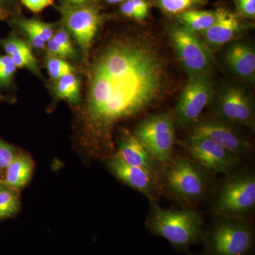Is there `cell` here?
Wrapping results in <instances>:
<instances>
[{
	"instance_id": "1",
	"label": "cell",
	"mask_w": 255,
	"mask_h": 255,
	"mask_svg": "<svg viewBox=\"0 0 255 255\" xmlns=\"http://www.w3.org/2000/svg\"><path fill=\"white\" fill-rule=\"evenodd\" d=\"M164 72L156 51L142 42L107 46L90 70L85 117L92 132L105 137L122 119L140 114L158 98Z\"/></svg>"
},
{
	"instance_id": "2",
	"label": "cell",
	"mask_w": 255,
	"mask_h": 255,
	"mask_svg": "<svg viewBox=\"0 0 255 255\" xmlns=\"http://www.w3.org/2000/svg\"><path fill=\"white\" fill-rule=\"evenodd\" d=\"M150 203L146 228L167 240L176 249L186 251L204 237V223L196 211L163 209L155 201Z\"/></svg>"
},
{
	"instance_id": "3",
	"label": "cell",
	"mask_w": 255,
	"mask_h": 255,
	"mask_svg": "<svg viewBox=\"0 0 255 255\" xmlns=\"http://www.w3.org/2000/svg\"><path fill=\"white\" fill-rule=\"evenodd\" d=\"M254 244V228L246 218L216 216L205 237V253L206 255H250Z\"/></svg>"
},
{
	"instance_id": "4",
	"label": "cell",
	"mask_w": 255,
	"mask_h": 255,
	"mask_svg": "<svg viewBox=\"0 0 255 255\" xmlns=\"http://www.w3.org/2000/svg\"><path fill=\"white\" fill-rule=\"evenodd\" d=\"M255 208V174H230L215 196L212 211L216 216L246 218Z\"/></svg>"
},
{
	"instance_id": "5",
	"label": "cell",
	"mask_w": 255,
	"mask_h": 255,
	"mask_svg": "<svg viewBox=\"0 0 255 255\" xmlns=\"http://www.w3.org/2000/svg\"><path fill=\"white\" fill-rule=\"evenodd\" d=\"M165 164L164 186L174 197L193 204L205 196L208 189L207 178L203 168L193 159L177 157Z\"/></svg>"
},
{
	"instance_id": "6",
	"label": "cell",
	"mask_w": 255,
	"mask_h": 255,
	"mask_svg": "<svg viewBox=\"0 0 255 255\" xmlns=\"http://www.w3.org/2000/svg\"><path fill=\"white\" fill-rule=\"evenodd\" d=\"M133 134L157 162L167 164L172 160L176 140L173 115L150 116L138 124Z\"/></svg>"
},
{
	"instance_id": "7",
	"label": "cell",
	"mask_w": 255,
	"mask_h": 255,
	"mask_svg": "<svg viewBox=\"0 0 255 255\" xmlns=\"http://www.w3.org/2000/svg\"><path fill=\"white\" fill-rule=\"evenodd\" d=\"M214 92V84L207 74L189 78L174 110L175 125L184 128L195 123L212 101Z\"/></svg>"
},
{
	"instance_id": "8",
	"label": "cell",
	"mask_w": 255,
	"mask_h": 255,
	"mask_svg": "<svg viewBox=\"0 0 255 255\" xmlns=\"http://www.w3.org/2000/svg\"><path fill=\"white\" fill-rule=\"evenodd\" d=\"M169 36L189 78L207 74L212 65V55L196 33L184 26H174L169 30Z\"/></svg>"
},
{
	"instance_id": "9",
	"label": "cell",
	"mask_w": 255,
	"mask_h": 255,
	"mask_svg": "<svg viewBox=\"0 0 255 255\" xmlns=\"http://www.w3.org/2000/svg\"><path fill=\"white\" fill-rule=\"evenodd\" d=\"M183 143L193 160L211 172L231 174L241 162L232 152L201 135L191 133Z\"/></svg>"
},
{
	"instance_id": "10",
	"label": "cell",
	"mask_w": 255,
	"mask_h": 255,
	"mask_svg": "<svg viewBox=\"0 0 255 255\" xmlns=\"http://www.w3.org/2000/svg\"><path fill=\"white\" fill-rule=\"evenodd\" d=\"M58 10L64 27L87 56L101 23L99 10L89 3L78 6L62 5Z\"/></svg>"
},
{
	"instance_id": "11",
	"label": "cell",
	"mask_w": 255,
	"mask_h": 255,
	"mask_svg": "<svg viewBox=\"0 0 255 255\" xmlns=\"http://www.w3.org/2000/svg\"><path fill=\"white\" fill-rule=\"evenodd\" d=\"M216 113L219 120L228 124L254 129L255 107L248 92L237 86L223 90L218 99Z\"/></svg>"
},
{
	"instance_id": "12",
	"label": "cell",
	"mask_w": 255,
	"mask_h": 255,
	"mask_svg": "<svg viewBox=\"0 0 255 255\" xmlns=\"http://www.w3.org/2000/svg\"><path fill=\"white\" fill-rule=\"evenodd\" d=\"M191 133L210 139L241 159L251 150L249 142L238 133L230 124L219 119L203 121L194 127Z\"/></svg>"
},
{
	"instance_id": "13",
	"label": "cell",
	"mask_w": 255,
	"mask_h": 255,
	"mask_svg": "<svg viewBox=\"0 0 255 255\" xmlns=\"http://www.w3.org/2000/svg\"><path fill=\"white\" fill-rule=\"evenodd\" d=\"M108 165L111 172L121 181L142 193L150 201H156L159 181L149 172L127 163L117 153L109 159Z\"/></svg>"
},
{
	"instance_id": "14",
	"label": "cell",
	"mask_w": 255,
	"mask_h": 255,
	"mask_svg": "<svg viewBox=\"0 0 255 255\" xmlns=\"http://www.w3.org/2000/svg\"><path fill=\"white\" fill-rule=\"evenodd\" d=\"M117 154L127 163L147 171L159 181L158 167L156 164L157 161L150 155L135 135L128 130H125L122 132L119 141Z\"/></svg>"
},
{
	"instance_id": "15",
	"label": "cell",
	"mask_w": 255,
	"mask_h": 255,
	"mask_svg": "<svg viewBox=\"0 0 255 255\" xmlns=\"http://www.w3.org/2000/svg\"><path fill=\"white\" fill-rule=\"evenodd\" d=\"M228 68L246 81L253 82L255 77V52L248 43L238 42L229 48L226 54Z\"/></svg>"
},
{
	"instance_id": "16",
	"label": "cell",
	"mask_w": 255,
	"mask_h": 255,
	"mask_svg": "<svg viewBox=\"0 0 255 255\" xmlns=\"http://www.w3.org/2000/svg\"><path fill=\"white\" fill-rule=\"evenodd\" d=\"M241 29V22L236 15L219 10L214 24L204 33V39L211 46H222L237 36Z\"/></svg>"
},
{
	"instance_id": "17",
	"label": "cell",
	"mask_w": 255,
	"mask_h": 255,
	"mask_svg": "<svg viewBox=\"0 0 255 255\" xmlns=\"http://www.w3.org/2000/svg\"><path fill=\"white\" fill-rule=\"evenodd\" d=\"M1 45L5 53L11 58L16 68L28 69L31 73L41 77L38 60L26 42L12 34L3 41Z\"/></svg>"
},
{
	"instance_id": "18",
	"label": "cell",
	"mask_w": 255,
	"mask_h": 255,
	"mask_svg": "<svg viewBox=\"0 0 255 255\" xmlns=\"http://www.w3.org/2000/svg\"><path fill=\"white\" fill-rule=\"evenodd\" d=\"M14 22L16 27L24 33L30 46L36 49L46 48L47 42L54 35V25L36 18H18Z\"/></svg>"
},
{
	"instance_id": "19",
	"label": "cell",
	"mask_w": 255,
	"mask_h": 255,
	"mask_svg": "<svg viewBox=\"0 0 255 255\" xmlns=\"http://www.w3.org/2000/svg\"><path fill=\"white\" fill-rule=\"evenodd\" d=\"M3 183L8 189H21L27 184L33 173V165L31 159L25 154H16L6 169Z\"/></svg>"
},
{
	"instance_id": "20",
	"label": "cell",
	"mask_w": 255,
	"mask_h": 255,
	"mask_svg": "<svg viewBox=\"0 0 255 255\" xmlns=\"http://www.w3.org/2000/svg\"><path fill=\"white\" fill-rule=\"evenodd\" d=\"M216 16L217 11L188 10L179 14L178 18L184 27L195 33H204L214 24Z\"/></svg>"
},
{
	"instance_id": "21",
	"label": "cell",
	"mask_w": 255,
	"mask_h": 255,
	"mask_svg": "<svg viewBox=\"0 0 255 255\" xmlns=\"http://www.w3.org/2000/svg\"><path fill=\"white\" fill-rule=\"evenodd\" d=\"M55 92L58 98L78 105L80 102V80L74 73L64 75L56 80Z\"/></svg>"
},
{
	"instance_id": "22",
	"label": "cell",
	"mask_w": 255,
	"mask_h": 255,
	"mask_svg": "<svg viewBox=\"0 0 255 255\" xmlns=\"http://www.w3.org/2000/svg\"><path fill=\"white\" fill-rule=\"evenodd\" d=\"M120 11L127 17L140 21L148 14L149 4L146 0H126L121 5Z\"/></svg>"
},
{
	"instance_id": "23",
	"label": "cell",
	"mask_w": 255,
	"mask_h": 255,
	"mask_svg": "<svg viewBox=\"0 0 255 255\" xmlns=\"http://www.w3.org/2000/svg\"><path fill=\"white\" fill-rule=\"evenodd\" d=\"M19 200L17 195L9 189L0 191V219L10 217L17 212Z\"/></svg>"
},
{
	"instance_id": "24",
	"label": "cell",
	"mask_w": 255,
	"mask_h": 255,
	"mask_svg": "<svg viewBox=\"0 0 255 255\" xmlns=\"http://www.w3.org/2000/svg\"><path fill=\"white\" fill-rule=\"evenodd\" d=\"M161 9L169 14H180L188 9L203 4L205 0H156Z\"/></svg>"
},
{
	"instance_id": "25",
	"label": "cell",
	"mask_w": 255,
	"mask_h": 255,
	"mask_svg": "<svg viewBox=\"0 0 255 255\" xmlns=\"http://www.w3.org/2000/svg\"><path fill=\"white\" fill-rule=\"evenodd\" d=\"M46 68L50 78L55 81L68 74L74 73L75 69L70 63L58 57L50 55L46 60Z\"/></svg>"
},
{
	"instance_id": "26",
	"label": "cell",
	"mask_w": 255,
	"mask_h": 255,
	"mask_svg": "<svg viewBox=\"0 0 255 255\" xmlns=\"http://www.w3.org/2000/svg\"><path fill=\"white\" fill-rule=\"evenodd\" d=\"M16 66L9 55H0V86H7L12 80Z\"/></svg>"
},
{
	"instance_id": "27",
	"label": "cell",
	"mask_w": 255,
	"mask_h": 255,
	"mask_svg": "<svg viewBox=\"0 0 255 255\" xmlns=\"http://www.w3.org/2000/svg\"><path fill=\"white\" fill-rule=\"evenodd\" d=\"M53 38L63 49L68 52L71 58H75V50L74 48L73 42H72L68 31L65 29V27L60 28L59 30L55 32Z\"/></svg>"
},
{
	"instance_id": "28",
	"label": "cell",
	"mask_w": 255,
	"mask_h": 255,
	"mask_svg": "<svg viewBox=\"0 0 255 255\" xmlns=\"http://www.w3.org/2000/svg\"><path fill=\"white\" fill-rule=\"evenodd\" d=\"M16 155L12 147L0 140V169H6Z\"/></svg>"
},
{
	"instance_id": "29",
	"label": "cell",
	"mask_w": 255,
	"mask_h": 255,
	"mask_svg": "<svg viewBox=\"0 0 255 255\" xmlns=\"http://www.w3.org/2000/svg\"><path fill=\"white\" fill-rule=\"evenodd\" d=\"M238 11L246 17L254 18L255 0H233Z\"/></svg>"
},
{
	"instance_id": "30",
	"label": "cell",
	"mask_w": 255,
	"mask_h": 255,
	"mask_svg": "<svg viewBox=\"0 0 255 255\" xmlns=\"http://www.w3.org/2000/svg\"><path fill=\"white\" fill-rule=\"evenodd\" d=\"M21 2L30 11L39 13L54 3L55 0H21Z\"/></svg>"
},
{
	"instance_id": "31",
	"label": "cell",
	"mask_w": 255,
	"mask_h": 255,
	"mask_svg": "<svg viewBox=\"0 0 255 255\" xmlns=\"http://www.w3.org/2000/svg\"><path fill=\"white\" fill-rule=\"evenodd\" d=\"M46 48L49 53L50 55L58 57V58H63V59H72L70 54L65 49H63L61 46L53 39L52 37L51 39L47 42Z\"/></svg>"
},
{
	"instance_id": "32",
	"label": "cell",
	"mask_w": 255,
	"mask_h": 255,
	"mask_svg": "<svg viewBox=\"0 0 255 255\" xmlns=\"http://www.w3.org/2000/svg\"><path fill=\"white\" fill-rule=\"evenodd\" d=\"M63 4L67 6H78L90 2V0H62Z\"/></svg>"
},
{
	"instance_id": "33",
	"label": "cell",
	"mask_w": 255,
	"mask_h": 255,
	"mask_svg": "<svg viewBox=\"0 0 255 255\" xmlns=\"http://www.w3.org/2000/svg\"><path fill=\"white\" fill-rule=\"evenodd\" d=\"M8 16H9V12L7 10L0 6V21H4L8 18Z\"/></svg>"
},
{
	"instance_id": "34",
	"label": "cell",
	"mask_w": 255,
	"mask_h": 255,
	"mask_svg": "<svg viewBox=\"0 0 255 255\" xmlns=\"http://www.w3.org/2000/svg\"><path fill=\"white\" fill-rule=\"evenodd\" d=\"M14 1L15 0H0V6L6 9V6H9L11 3L14 2Z\"/></svg>"
},
{
	"instance_id": "35",
	"label": "cell",
	"mask_w": 255,
	"mask_h": 255,
	"mask_svg": "<svg viewBox=\"0 0 255 255\" xmlns=\"http://www.w3.org/2000/svg\"><path fill=\"white\" fill-rule=\"evenodd\" d=\"M109 4H118V3H123L126 0H105Z\"/></svg>"
},
{
	"instance_id": "36",
	"label": "cell",
	"mask_w": 255,
	"mask_h": 255,
	"mask_svg": "<svg viewBox=\"0 0 255 255\" xmlns=\"http://www.w3.org/2000/svg\"><path fill=\"white\" fill-rule=\"evenodd\" d=\"M4 183L3 182H0V191L3 190V189H6Z\"/></svg>"
},
{
	"instance_id": "37",
	"label": "cell",
	"mask_w": 255,
	"mask_h": 255,
	"mask_svg": "<svg viewBox=\"0 0 255 255\" xmlns=\"http://www.w3.org/2000/svg\"><path fill=\"white\" fill-rule=\"evenodd\" d=\"M3 97L1 95H0V100H2Z\"/></svg>"
}]
</instances>
